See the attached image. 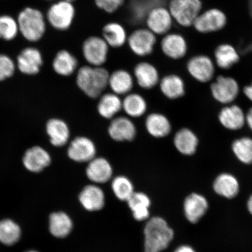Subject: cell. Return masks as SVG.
I'll list each match as a JSON object with an SVG mask.
<instances>
[{"label": "cell", "mask_w": 252, "mask_h": 252, "mask_svg": "<svg viewBox=\"0 0 252 252\" xmlns=\"http://www.w3.org/2000/svg\"><path fill=\"white\" fill-rule=\"evenodd\" d=\"M15 71V64L7 55L0 54V81L12 76Z\"/></svg>", "instance_id": "ab89813d"}, {"label": "cell", "mask_w": 252, "mask_h": 252, "mask_svg": "<svg viewBox=\"0 0 252 252\" xmlns=\"http://www.w3.org/2000/svg\"><path fill=\"white\" fill-rule=\"evenodd\" d=\"M174 252H196V251L190 246L182 245L176 249Z\"/></svg>", "instance_id": "60d3db41"}, {"label": "cell", "mask_w": 252, "mask_h": 252, "mask_svg": "<svg viewBox=\"0 0 252 252\" xmlns=\"http://www.w3.org/2000/svg\"><path fill=\"white\" fill-rule=\"evenodd\" d=\"M128 36L124 25L118 22H109L104 25L102 29V37L110 48L119 49L124 46Z\"/></svg>", "instance_id": "d6986e66"}, {"label": "cell", "mask_w": 252, "mask_h": 252, "mask_svg": "<svg viewBox=\"0 0 252 252\" xmlns=\"http://www.w3.org/2000/svg\"><path fill=\"white\" fill-rule=\"evenodd\" d=\"M219 121L220 124L228 130H237L244 127L246 116L240 107L231 105L220 110Z\"/></svg>", "instance_id": "7402d4cb"}, {"label": "cell", "mask_w": 252, "mask_h": 252, "mask_svg": "<svg viewBox=\"0 0 252 252\" xmlns=\"http://www.w3.org/2000/svg\"><path fill=\"white\" fill-rule=\"evenodd\" d=\"M247 207L249 212H250L252 216V195L250 198H249L247 203Z\"/></svg>", "instance_id": "ee69618b"}, {"label": "cell", "mask_w": 252, "mask_h": 252, "mask_svg": "<svg viewBox=\"0 0 252 252\" xmlns=\"http://www.w3.org/2000/svg\"><path fill=\"white\" fill-rule=\"evenodd\" d=\"M122 109V100L114 93L104 94L100 97L97 111L103 118L111 119Z\"/></svg>", "instance_id": "4dcf8cb0"}, {"label": "cell", "mask_w": 252, "mask_h": 252, "mask_svg": "<svg viewBox=\"0 0 252 252\" xmlns=\"http://www.w3.org/2000/svg\"><path fill=\"white\" fill-rule=\"evenodd\" d=\"M79 199L84 209L90 212L101 210L105 204L103 191L94 185L86 186L81 191Z\"/></svg>", "instance_id": "ffe728a7"}, {"label": "cell", "mask_w": 252, "mask_h": 252, "mask_svg": "<svg viewBox=\"0 0 252 252\" xmlns=\"http://www.w3.org/2000/svg\"><path fill=\"white\" fill-rule=\"evenodd\" d=\"M67 1L73 2L75 1H76V0H67Z\"/></svg>", "instance_id": "f6af8a7d"}, {"label": "cell", "mask_w": 252, "mask_h": 252, "mask_svg": "<svg viewBox=\"0 0 252 252\" xmlns=\"http://www.w3.org/2000/svg\"><path fill=\"white\" fill-rule=\"evenodd\" d=\"M86 175L91 182L105 184L112 178V166L105 158L95 157L88 162Z\"/></svg>", "instance_id": "2e32d148"}, {"label": "cell", "mask_w": 252, "mask_h": 252, "mask_svg": "<svg viewBox=\"0 0 252 252\" xmlns=\"http://www.w3.org/2000/svg\"><path fill=\"white\" fill-rule=\"evenodd\" d=\"M21 229L11 220L0 221V242L6 245H14L21 236Z\"/></svg>", "instance_id": "e575fe53"}, {"label": "cell", "mask_w": 252, "mask_h": 252, "mask_svg": "<svg viewBox=\"0 0 252 252\" xmlns=\"http://www.w3.org/2000/svg\"><path fill=\"white\" fill-rule=\"evenodd\" d=\"M17 23L19 32L30 42H37L45 33V18L39 9L32 7L24 8L18 14Z\"/></svg>", "instance_id": "3957f363"}, {"label": "cell", "mask_w": 252, "mask_h": 252, "mask_svg": "<svg viewBox=\"0 0 252 252\" xmlns=\"http://www.w3.org/2000/svg\"><path fill=\"white\" fill-rule=\"evenodd\" d=\"M159 83L162 93L169 99H178L185 94L184 80L177 75H167L160 80Z\"/></svg>", "instance_id": "f1b7e54d"}, {"label": "cell", "mask_w": 252, "mask_h": 252, "mask_svg": "<svg viewBox=\"0 0 252 252\" xmlns=\"http://www.w3.org/2000/svg\"><path fill=\"white\" fill-rule=\"evenodd\" d=\"M136 133L134 123L125 116L113 118L108 127L109 136L116 141H131L134 139Z\"/></svg>", "instance_id": "4fadbf2b"}, {"label": "cell", "mask_w": 252, "mask_h": 252, "mask_svg": "<svg viewBox=\"0 0 252 252\" xmlns=\"http://www.w3.org/2000/svg\"><path fill=\"white\" fill-rule=\"evenodd\" d=\"M68 156L77 162H89L96 157L95 144L90 138L77 137L71 141L67 151Z\"/></svg>", "instance_id": "9c48e42d"}, {"label": "cell", "mask_w": 252, "mask_h": 252, "mask_svg": "<svg viewBox=\"0 0 252 252\" xmlns=\"http://www.w3.org/2000/svg\"><path fill=\"white\" fill-rule=\"evenodd\" d=\"M51 158L48 153L40 147H33L25 153L24 165L31 172H39L49 165Z\"/></svg>", "instance_id": "44dd1931"}, {"label": "cell", "mask_w": 252, "mask_h": 252, "mask_svg": "<svg viewBox=\"0 0 252 252\" xmlns=\"http://www.w3.org/2000/svg\"><path fill=\"white\" fill-rule=\"evenodd\" d=\"M108 86L119 96L127 94L133 87L134 78L128 71L119 69L110 74Z\"/></svg>", "instance_id": "d4e9b609"}, {"label": "cell", "mask_w": 252, "mask_h": 252, "mask_svg": "<svg viewBox=\"0 0 252 252\" xmlns=\"http://www.w3.org/2000/svg\"><path fill=\"white\" fill-rule=\"evenodd\" d=\"M47 1H52V0H47Z\"/></svg>", "instance_id": "7dc6e473"}, {"label": "cell", "mask_w": 252, "mask_h": 252, "mask_svg": "<svg viewBox=\"0 0 252 252\" xmlns=\"http://www.w3.org/2000/svg\"><path fill=\"white\" fill-rule=\"evenodd\" d=\"M200 0H169L168 9L173 21L183 27L193 25L200 14Z\"/></svg>", "instance_id": "277c9868"}, {"label": "cell", "mask_w": 252, "mask_h": 252, "mask_svg": "<svg viewBox=\"0 0 252 252\" xmlns=\"http://www.w3.org/2000/svg\"><path fill=\"white\" fill-rule=\"evenodd\" d=\"M110 47L102 36L92 35L84 40L82 53L88 65L102 67L108 60Z\"/></svg>", "instance_id": "8992f818"}, {"label": "cell", "mask_w": 252, "mask_h": 252, "mask_svg": "<svg viewBox=\"0 0 252 252\" xmlns=\"http://www.w3.org/2000/svg\"><path fill=\"white\" fill-rule=\"evenodd\" d=\"M215 58L217 64L222 69H228L238 63L239 56L234 47L223 44L216 50Z\"/></svg>", "instance_id": "836d02e7"}, {"label": "cell", "mask_w": 252, "mask_h": 252, "mask_svg": "<svg viewBox=\"0 0 252 252\" xmlns=\"http://www.w3.org/2000/svg\"><path fill=\"white\" fill-rule=\"evenodd\" d=\"M226 24L224 13L218 9H211L200 14L193 25L201 33H210L222 29Z\"/></svg>", "instance_id": "30bf717a"}, {"label": "cell", "mask_w": 252, "mask_h": 252, "mask_svg": "<svg viewBox=\"0 0 252 252\" xmlns=\"http://www.w3.org/2000/svg\"><path fill=\"white\" fill-rule=\"evenodd\" d=\"M109 72L105 68L84 65L79 69L77 84L83 92L91 98H96L108 86Z\"/></svg>", "instance_id": "6da1fadb"}, {"label": "cell", "mask_w": 252, "mask_h": 252, "mask_svg": "<svg viewBox=\"0 0 252 252\" xmlns=\"http://www.w3.org/2000/svg\"><path fill=\"white\" fill-rule=\"evenodd\" d=\"M188 70L192 77L201 83L212 80L214 74V63L209 57L196 56L189 60Z\"/></svg>", "instance_id": "9a60e30c"}, {"label": "cell", "mask_w": 252, "mask_h": 252, "mask_svg": "<svg viewBox=\"0 0 252 252\" xmlns=\"http://www.w3.org/2000/svg\"><path fill=\"white\" fill-rule=\"evenodd\" d=\"M122 109L131 118H140L147 111V102L140 94L129 93L122 100Z\"/></svg>", "instance_id": "d6a6232c"}, {"label": "cell", "mask_w": 252, "mask_h": 252, "mask_svg": "<svg viewBox=\"0 0 252 252\" xmlns=\"http://www.w3.org/2000/svg\"><path fill=\"white\" fill-rule=\"evenodd\" d=\"M144 252H160L168 248L174 236L173 229L165 220L155 217L144 228Z\"/></svg>", "instance_id": "7a4b0ae2"}, {"label": "cell", "mask_w": 252, "mask_h": 252, "mask_svg": "<svg viewBox=\"0 0 252 252\" xmlns=\"http://www.w3.org/2000/svg\"><path fill=\"white\" fill-rule=\"evenodd\" d=\"M157 43V36L148 28H138L128 34L127 44L134 55L146 58L152 55Z\"/></svg>", "instance_id": "52a82bcc"}, {"label": "cell", "mask_w": 252, "mask_h": 252, "mask_svg": "<svg viewBox=\"0 0 252 252\" xmlns=\"http://www.w3.org/2000/svg\"><path fill=\"white\" fill-rule=\"evenodd\" d=\"M43 64V58L39 50L34 47L24 49L17 57L19 70L27 75L38 73Z\"/></svg>", "instance_id": "5bb4252c"}, {"label": "cell", "mask_w": 252, "mask_h": 252, "mask_svg": "<svg viewBox=\"0 0 252 252\" xmlns=\"http://www.w3.org/2000/svg\"><path fill=\"white\" fill-rule=\"evenodd\" d=\"M173 19L168 7L163 5L155 6L145 15L146 28L156 36H164L169 33L173 24Z\"/></svg>", "instance_id": "ba28073f"}, {"label": "cell", "mask_w": 252, "mask_h": 252, "mask_svg": "<svg viewBox=\"0 0 252 252\" xmlns=\"http://www.w3.org/2000/svg\"><path fill=\"white\" fill-rule=\"evenodd\" d=\"M246 122L252 131V108L249 110L247 115H246Z\"/></svg>", "instance_id": "7bdbcfd3"}, {"label": "cell", "mask_w": 252, "mask_h": 252, "mask_svg": "<svg viewBox=\"0 0 252 252\" xmlns=\"http://www.w3.org/2000/svg\"><path fill=\"white\" fill-rule=\"evenodd\" d=\"M146 130L151 136L163 138L171 131V124L165 116L160 113H151L147 116L145 122Z\"/></svg>", "instance_id": "cb8c5ba5"}, {"label": "cell", "mask_w": 252, "mask_h": 252, "mask_svg": "<svg viewBox=\"0 0 252 252\" xmlns=\"http://www.w3.org/2000/svg\"><path fill=\"white\" fill-rule=\"evenodd\" d=\"M173 144L179 153L185 156H191L196 153L198 140L190 129H181L175 135Z\"/></svg>", "instance_id": "484cf974"}, {"label": "cell", "mask_w": 252, "mask_h": 252, "mask_svg": "<svg viewBox=\"0 0 252 252\" xmlns=\"http://www.w3.org/2000/svg\"><path fill=\"white\" fill-rule=\"evenodd\" d=\"M232 150L239 160L245 164L252 163V139L242 137L236 140L232 145Z\"/></svg>", "instance_id": "d590c367"}, {"label": "cell", "mask_w": 252, "mask_h": 252, "mask_svg": "<svg viewBox=\"0 0 252 252\" xmlns=\"http://www.w3.org/2000/svg\"><path fill=\"white\" fill-rule=\"evenodd\" d=\"M37 252L32 251H29V252Z\"/></svg>", "instance_id": "bcb514c9"}, {"label": "cell", "mask_w": 252, "mask_h": 252, "mask_svg": "<svg viewBox=\"0 0 252 252\" xmlns=\"http://www.w3.org/2000/svg\"><path fill=\"white\" fill-rule=\"evenodd\" d=\"M112 189L116 197L121 201H127L134 193L133 184L124 176H118L113 179Z\"/></svg>", "instance_id": "8d00e7d4"}, {"label": "cell", "mask_w": 252, "mask_h": 252, "mask_svg": "<svg viewBox=\"0 0 252 252\" xmlns=\"http://www.w3.org/2000/svg\"><path fill=\"white\" fill-rule=\"evenodd\" d=\"M214 98L217 101L229 103L234 101L239 94V85L235 79L220 76L211 86Z\"/></svg>", "instance_id": "8fae6325"}, {"label": "cell", "mask_w": 252, "mask_h": 252, "mask_svg": "<svg viewBox=\"0 0 252 252\" xmlns=\"http://www.w3.org/2000/svg\"><path fill=\"white\" fill-rule=\"evenodd\" d=\"M19 32L17 20L8 15H0V39L14 40Z\"/></svg>", "instance_id": "74e56055"}, {"label": "cell", "mask_w": 252, "mask_h": 252, "mask_svg": "<svg viewBox=\"0 0 252 252\" xmlns=\"http://www.w3.org/2000/svg\"><path fill=\"white\" fill-rule=\"evenodd\" d=\"M46 130L53 146L62 147L67 144L70 133L64 121L57 119L50 120L47 122Z\"/></svg>", "instance_id": "83f0119b"}, {"label": "cell", "mask_w": 252, "mask_h": 252, "mask_svg": "<svg viewBox=\"0 0 252 252\" xmlns=\"http://www.w3.org/2000/svg\"><path fill=\"white\" fill-rule=\"evenodd\" d=\"M78 60L67 50H61L57 53L53 62V70L62 76H70L78 67Z\"/></svg>", "instance_id": "4316f807"}, {"label": "cell", "mask_w": 252, "mask_h": 252, "mask_svg": "<svg viewBox=\"0 0 252 252\" xmlns=\"http://www.w3.org/2000/svg\"><path fill=\"white\" fill-rule=\"evenodd\" d=\"M96 7L109 14L117 12L125 4L126 0H94Z\"/></svg>", "instance_id": "f35d334b"}, {"label": "cell", "mask_w": 252, "mask_h": 252, "mask_svg": "<svg viewBox=\"0 0 252 252\" xmlns=\"http://www.w3.org/2000/svg\"><path fill=\"white\" fill-rule=\"evenodd\" d=\"M127 201L135 220L142 221L149 218L151 200L147 194L134 192Z\"/></svg>", "instance_id": "f546056e"}, {"label": "cell", "mask_w": 252, "mask_h": 252, "mask_svg": "<svg viewBox=\"0 0 252 252\" xmlns=\"http://www.w3.org/2000/svg\"><path fill=\"white\" fill-rule=\"evenodd\" d=\"M213 189L219 196L231 199L239 193V184L234 175L223 173L217 176L214 181Z\"/></svg>", "instance_id": "603a6c76"}, {"label": "cell", "mask_w": 252, "mask_h": 252, "mask_svg": "<svg viewBox=\"0 0 252 252\" xmlns=\"http://www.w3.org/2000/svg\"><path fill=\"white\" fill-rule=\"evenodd\" d=\"M160 48L167 58L179 60L187 55L188 47L187 40L182 34L169 32L163 36L160 42Z\"/></svg>", "instance_id": "7c38bea8"}, {"label": "cell", "mask_w": 252, "mask_h": 252, "mask_svg": "<svg viewBox=\"0 0 252 252\" xmlns=\"http://www.w3.org/2000/svg\"><path fill=\"white\" fill-rule=\"evenodd\" d=\"M76 14L73 2L61 0L53 4L47 12V20L51 26L60 31L71 27Z\"/></svg>", "instance_id": "5b68a950"}, {"label": "cell", "mask_w": 252, "mask_h": 252, "mask_svg": "<svg viewBox=\"0 0 252 252\" xmlns=\"http://www.w3.org/2000/svg\"><path fill=\"white\" fill-rule=\"evenodd\" d=\"M244 91L246 96L252 102V83L250 86L246 87Z\"/></svg>", "instance_id": "b9f144b4"}, {"label": "cell", "mask_w": 252, "mask_h": 252, "mask_svg": "<svg viewBox=\"0 0 252 252\" xmlns=\"http://www.w3.org/2000/svg\"><path fill=\"white\" fill-rule=\"evenodd\" d=\"M134 75L138 86L143 89H151L160 81L158 71L149 62L137 63L134 68Z\"/></svg>", "instance_id": "ac0fdd59"}, {"label": "cell", "mask_w": 252, "mask_h": 252, "mask_svg": "<svg viewBox=\"0 0 252 252\" xmlns=\"http://www.w3.org/2000/svg\"><path fill=\"white\" fill-rule=\"evenodd\" d=\"M72 222L70 217L64 213H53L49 219V229L55 237L62 238L70 234Z\"/></svg>", "instance_id": "1f68e13d"}, {"label": "cell", "mask_w": 252, "mask_h": 252, "mask_svg": "<svg viewBox=\"0 0 252 252\" xmlns=\"http://www.w3.org/2000/svg\"><path fill=\"white\" fill-rule=\"evenodd\" d=\"M184 209L189 221L195 223L206 214L209 209V203L203 195L192 193L186 198Z\"/></svg>", "instance_id": "e0dca14e"}]
</instances>
